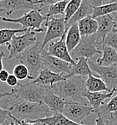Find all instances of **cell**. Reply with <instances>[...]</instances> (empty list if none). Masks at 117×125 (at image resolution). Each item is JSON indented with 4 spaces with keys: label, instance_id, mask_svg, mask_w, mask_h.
Segmentation results:
<instances>
[{
    "label": "cell",
    "instance_id": "obj_5",
    "mask_svg": "<svg viewBox=\"0 0 117 125\" xmlns=\"http://www.w3.org/2000/svg\"><path fill=\"white\" fill-rule=\"evenodd\" d=\"M103 48L104 45L98 40L96 34L90 36H82L80 44L70 52V55L74 61H77L81 57L89 60L95 54L101 55Z\"/></svg>",
    "mask_w": 117,
    "mask_h": 125
},
{
    "label": "cell",
    "instance_id": "obj_37",
    "mask_svg": "<svg viewBox=\"0 0 117 125\" xmlns=\"http://www.w3.org/2000/svg\"><path fill=\"white\" fill-rule=\"evenodd\" d=\"M9 76V72L6 70H3L0 72V82H6Z\"/></svg>",
    "mask_w": 117,
    "mask_h": 125
},
{
    "label": "cell",
    "instance_id": "obj_7",
    "mask_svg": "<svg viewBox=\"0 0 117 125\" xmlns=\"http://www.w3.org/2000/svg\"><path fill=\"white\" fill-rule=\"evenodd\" d=\"M47 17L42 14L41 11L39 9H32L18 19H11L0 16V21L19 24L22 25V29H26V30H39V29H42V24L47 20Z\"/></svg>",
    "mask_w": 117,
    "mask_h": 125
},
{
    "label": "cell",
    "instance_id": "obj_26",
    "mask_svg": "<svg viewBox=\"0 0 117 125\" xmlns=\"http://www.w3.org/2000/svg\"><path fill=\"white\" fill-rule=\"evenodd\" d=\"M117 113V94L111 98L107 104H103L99 107V113L104 119H106L112 113ZM97 113V114H98Z\"/></svg>",
    "mask_w": 117,
    "mask_h": 125
},
{
    "label": "cell",
    "instance_id": "obj_10",
    "mask_svg": "<svg viewBox=\"0 0 117 125\" xmlns=\"http://www.w3.org/2000/svg\"><path fill=\"white\" fill-rule=\"evenodd\" d=\"M93 113H95V110L91 106L70 102L65 105L63 114L73 122L82 124L84 119Z\"/></svg>",
    "mask_w": 117,
    "mask_h": 125
},
{
    "label": "cell",
    "instance_id": "obj_15",
    "mask_svg": "<svg viewBox=\"0 0 117 125\" xmlns=\"http://www.w3.org/2000/svg\"><path fill=\"white\" fill-rule=\"evenodd\" d=\"M43 102L53 113H63L65 105L70 103L56 95L50 87L46 92Z\"/></svg>",
    "mask_w": 117,
    "mask_h": 125
},
{
    "label": "cell",
    "instance_id": "obj_13",
    "mask_svg": "<svg viewBox=\"0 0 117 125\" xmlns=\"http://www.w3.org/2000/svg\"><path fill=\"white\" fill-rule=\"evenodd\" d=\"M65 36H66V34L62 38H60L58 41L50 42L48 45V50L46 51L49 55L59 58L74 66L76 64V61L73 60L70 51L67 48L66 43H65Z\"/></svg>",
    "mask_w": 117,
    "mask_h": 125
},
{
    "label": "cell",
    "instance_id": "obj_11",
    "mask_svg": "<svg viewBox=\"0 0 117 125\" xmlns=\"http://www.w3.org/2000/svg\"><path fill=\"white\" fill-rule=\"evenodd\" d=\"M39 9V5L34 4L32 0H0V13H3L10 17L16 11H27Z\"/></svg>",
    "mask_w": 117,
    "mask_h": 125
},
{
    "label": "cell",
    "instance_id": "obj_30",
    "mask_svg": "<svg viewBox=\"0 0 117 125\" xmlns=\"http://www.w3.org/2000/svg\"><path fill=\"white\" fill-rule=\"evenodd\" d=\"M82 1L83 0H70L69 1L64 13V20L65 22H66V24L70 21V19L74 16V13L77 12L79 8L81 5Z\"/></svg>",
    "mask_w": 117,
    "mask_h": 125
},
{
    "label": "cell",
    "instance_id": "obj_41",
    "mask_svg": "<svg viewBox=\"0 0 117 125\" xmlns=\"http://www.w3.org/2000/svg\"><path fill=\"white\" fill-rule=\"evenodd\" d=\"M4 57H5V53L3 52V49H1V51H0V72H1V71L3 70V60Z\"/></svg>",
    "mask_w": 117,
    "mask_h": 125
},
{
    "label": "cell",
    "instance_id": "obj_23",
    "mask_svg": "<svg viewBox=\"0 0 117 125\" xmlns=\"http://www.w3.org/2000/svg\"><path fill=\"white\" fill-rule=\"evenodd\" d=\"M96 63L99 66H110L117 64V51L108 45H104L102 50V57L98 58Z\"/></svg>",
    "mask_w": 117,
    "mask_h": 125
},
{
    "label": "cell",
    "instance_id": "obj_34",
    "mask_svg": "<svg viewBox=\"0 0 117 125\" xmlns=\"http://www.w3.org/2000/svg\"><path fill=\"white\" fill-rule=\"evenodd\" d=\"M9 118H11L12 120H14L16 121L17 123H18L19 125H45V124H42L40 122H37V121H28V122H26V121H20V120H18L15 118H13V116H11L9 114Z\"/></svg>",
    "mask_w": 117,
    "mask_h": 125
},
{
    "label": "cell",
    "instance_id": "obj_16",
    "mask_svg": "<svg viewBox=\"0 0 117 125\" xmlns=\"http://www.w3.org/2000/svg\"><path fill=\"white\" fill-rule=\"evenodd\" d=\"M95 20L98 22V31L96 33L98 40L105 45V40L106 36L114 30L115 22L110 14L98 17Z\"/></svg>",
    "mask_w": 117,
    "mask_h": 125
},
{
    "label": "cell",
    "instance_id": "obj_6",
    "mask_svg": "<svg viewBox=\"0 0 117 125\" xmlns=\"http://www.w3.org/2000/svg\"><path fill=\"white\" fill-rule=\"evenodd\" d=\"M49 87L40 84L28 82L26 84H18V87L13 88V96L19 101H27L30 103H44L43 99Z\"/></svg>",
    "mask_w": 117,
    "mask_h": 125
},
{
    "label": "cell",
    "instance_id": "obj_38",
    "mask_svg": "<svg viewBox=\"0 0 117 125\" xmlns=\"http://www.w3.org/2000/svg\"><path fill=\"white\" fill-rule=\"evenodd\" d=\"M92 4L94 5V7H98V6H101L103 4H106L108 3L109 0H90Z\"/></svg>",
    "mask_w": 117,
    "mask_h": 125
},
{
    "label": "cell",
    "instance_id": "obj_1",
    "mask_svg": "<svg viewBox=\"0 0 117 125\" xmlns=\"http://www.w3.org/2000/svg\"><path fill=\"white\" fill-rule=\"evenodd\" d=\"M85 80L86 78L82 76H74L54 84L50 88L65 101L88 105L87 99L83 97V92L85 90Z\"/></svg>",
    "mask_w": 117,
    "mask_h": 125
},
{
    "label": "cell",
    "instance_id": "obj_9",
    "mask_svg": "<svg viewBox=\"0 0 117 125\" xmlns=\"http://www.w3.org/2000/svg\"><path fill=\"white\" fill-rule=\"evenodd\" d=\"M88 63L91 70L104 81L110 91L116 89L117 86V64L110 66H102L95 63L91 59L88 60Z\"/></svg>",
    "mask_w": 117,
    "mask_h": 125
},
{
    "label": "cell",
    "instance_id": "obj_3",
    "mask_svg": "<svg viewBox=\"0 0 117 125\" xmlns=\"http://www.w3.org/2000/svg\"><path fill=\"white\" fill-rule=\"evenodd\" d=\"M41 45L42 43L38 40L36 44L27 49L16 58L22 64L27 66L29 71L30 76L34 78V80L39 76V72L44 69V61L42 57L43 50Z\"/></svg>",
    "mask_w": 117,
    "mask_h": 125
},
{
    "label": "cell",
    "instance_id": "obj_36",
    "mask_svg": "<svg viewBox=\"0 0 117 125\" xmlns=\"http://www.w3.org/2000/svg\"><path fill=\"white\" fill-rule=\"evenodd\" d=\"M105 122L106 125H117V113L110 114L108 118L105 119Z\"/></svg>",
    "mask_w": 117,
    "mask_h": 125
},
{
    "label": "cell",
    "instance_id": "obj_22",
    "mask_svg": "<svg viewBox=\"0 0 117 125\" xmlns=\"http://www.w3.org/2000/svg\"><path fill=\"white\" fill-rule=\"evenodd\" d=\"M85 88L86 91L90 92H111L107 87L106 84L101 78L97 77L96 76H89L85 82Z\"/></svg>",
    "mask_w": 117,
    "mask_h": 125
},
{
    "label": "cell",
    "instance_id": "obj_35",
    "mask_svg": "<svg viewBox=\"0 0 117 125\" xmlns=\"http://www.w3.org/2000/svg\"><path fill=\"white\" fill-rule=\"evenodd\" d=\"M6 83L9 86H12L13 88H15L17 86H18V78L14 76V75L11 74V75H9Z\"/></svg>",
    "mask_w": 117,
    "mask_h": 125
},
{
    "label": "cell",
    "instance_id": "obj_31",
    "mask_svg": "<svg viewBox=\"0 0 117 125\" xmlns=\"http://www.w3.org/2000/svg\"><path fill=\"white\" fill-rule=\"evenodd\" d=\"M105 45L113 48L117 51V31H112L106 36Z\"/></svg>",
    "mask_w": 117,
    "mask_h": 125
},
{
    "label": "cell",
    "instance_id": "obj_27",
    "mask_svg": "<svg viewBox=\"0 0 117 125\" xmlns=\"http://www.w3.org/2000/svg\"><path fill=\"white\" fill-rule=\"evenodd\" d=\"M117 12V3H111L103 4L101 6L94 7V11L92 17L96 19L98 17L104 16V15H109L111 13Z\"/></svg>",
    "mask_w": 117,
    "mask_h": 125
},
{
    "label": "cell",
    "instance_id": "obj_17",
    "mask_svg": "<svg viewBox=\"0 0 117 125\" xmlns=\"http://www.w3.org/2000/svg\"><path fill=\"white\" fill-rule=\"evenodd\" d=\"M65 79L66 78L63 75L57 74V73H54L51 72V71H49V69L44 68L39 72V76L30 82L40 84V85L48 86V87H51L54 84L57 83L59 82H61V81H64Z\"/></svg>",
    "mask_w": 117,
    "mask_h": 125
},
{
    "label": "cell",
    "instance_id": "obj_14",
    "mask_svg": "<svg viewBox=\"0 0 117 125\" xmlns=\"http://www.w3.org/2000/svg\"><path fill=\"white\" fill-rule=\"evenodd\" d=\"M116 92V89H113L111 92H90L85 90L83 92V97H85L88 101L90 106H91L95 110V113H99V107L104 104V102L106 99L110 98L114 93Z\"/></svg>",
    "mask_w": 117,
    "mask_h": 125
},
{
    "label": "cell",
    "instance_id": "obj_44",
    "mask_svg": "<svg viewBox=\"0 0 117 125\" xmlns=\"http://www.w3.org/2000/svg\"><path fill=\"white\" fill-rule=\"evenodd\" d=\"M117 3V0H109L108 3Z\"/></svg>",
    "mask_w": 117,
    "mask_h": 125
},
{
    "label": "cell",
    "instance_id": "obj_24",
    "mask_svg": "<svg viewBox=\"0 0 117 125\" xmlns=\"http://www.w3.org/2000/svg\"><path fill=\"white\" fill-rule=\"evenodd\" d=\"M37 122H40L45 125H84L80 124H76L64 116L63 113H53V115L45 118H39L37 120Z\"/></svg>",
    "mask_w": 117,
    "mask_h": 125
},
{
    "label": "cell",
    "instance_id": "obj_18",
    "mask_svg": "<svg viewBox=\"0 0 117 125\" xmlns=\"http://www.w3.org/2000/svg\"><path fill=\"white\" fill-rule=\"evenodd\" d=\"M91 75L96 76L90 67L89 63H88V59L85 58V57H81L76 61V64L72 66L70 72L68 75H64V77L68 79V78L72 77L74 76H79L87 78L88 76H91Z\"/></svg>",
    "mask_w": 117,
    "mask_h": 125
},
{
    "label": "cell",
    "instance_id": "obj_43",
    "mask_svg": "<svg viewBox=\"0 0 117 125\" xmlns=\"http://www.w3.org/2000/svg\"><path fill=\"white\" fill-rule=\"evenodd\" d=\"M4 125H19V124H18V123H17L16 121L13 120L11 123H9V122H8V121H6Z\"/></svg>",
    "mask_w": 117,
    "mask_h": 125
},
{
    "label": "cell",
    "instance_id": "obj_29",
    "mask_svg": "<svg viewBox=\"0 0 117 125\" xmlns=\"http://www.w3.org/2000/svg\"><path fill=\"white\" fill-rule=\"evenodd\" d=\"M13 74L18 78V80L24 81V80H28V81H32L34 80V78L30 76V73L28 69L27 68L26 66H24V64H18L13 68Z\"/></svg>",
    "mask_w": 117,
    "mask_h": 125
},
{
    "label": "cell",
    "instance_id": "obj_19",
    "mask_svg": "<svg viewBox=\"0 0 117 125\" xmlns=\"http://www.w3.org/2000/svg\"><path fill=\"white\" fill-rule=\"evenodd\" d=\"M94 11V5L92 4L90 0H83L80 7L79 8L77 12L74 14V16L67 23L66 26L69 29L72 24L78 23L80 20H83L88 16H92Z\"/></svg>",
    "mask_w": 117,
    "mask_h": 125
},
{
    "label": "cell",
    "instance_id": "obj_2",
    "mask_svg": "<svg viewBox=\"0 0 117 125\" xmlns=\"http://www.w3.org/2000/svg\"><path fill=\"white\" fill-rule=\"evenodd\" d=\"M9 114L20 121H34L53 115V113L44 103H36L27 101L14 103L8 108Z\"/></svg>",
    "mask_w": 117,
    "mask_h": 125
},
{
    "label": "cell",
    "instance_id": "obj_4",
    "mask_svg": "<svg viewBox=\"0 0 117 125\" xmlns=\"http://www.w3.org/2000/svg\"><path fill=\"white\" fill-rule=\"evenodd\" d=\"M44 29L39 30H28L22 35H16L13 37L10 43L8 44V50L9 55L8 59H16L27 49L31 47L38 41L36 34L44 32Z\"/></svg>",
    "mask_w": 117,
    "mask_h": 125
},
{
    "label": "cell",
    "instance_id": "obj_20",
    "mask_svg": "<svg viewBox=\"0 0 117 125\" xmlns=\"http://www.w3.org/2000/svg\"><path fill=\"white\" fill-rule=\"evenodd\" d=\"M81 36H90L98 31V22L92 16H88L77 23Z\"/></svg>",
    "mask_w": 117,
    "mask_h": 125
},
{
    "label": "cell",
    "instance_id": "obj_39",
    "mask_svg": "<svg viewBox=\"0 0 117 125\" xmlns=\"http://www.w3.org/2000/svg\"><path fill=\"white\" fill-rule=\"evenodd\" d=\"M98 117L95 120V125H106L105 124V119L101 117V115L99 113H98Z\"/></svg>",
    "mask_w": 117,
    "mask_h": 125
},
{
    "label": "cell",
    "instance_id": "obj_33",
    "mask_svg": "<svg viewBox=\"0 0 117 125\" xmlns=\"http://www.w3.org/2000/svg\"><path fill=\"white\" fill-rule=\"evenodd\" d=\"M9 110L8 108L3 109L0 107V125L5 124L7 118H9Z\"/></svg>",
    "mask_w": 117,
    "mask_h": 125
},
{
    "label": "cell",
    "instance_id": "obj_25",
    "mask_svg": "<svg viewBox=\"0 0 117 125\" xmlns=\"http://www.w3.org/2000/svg\"><path fill=\"white\" fill-rule=\"evenodd\" d=\"M28 30L26 29H2L0 30V46L10 43L13 37L18 33H24Z\"/></svg>",
    "mask_w": 117,
    "mask_h": 125
},
{
    "label": "cell",
    "instance_id": "obj_12",
    "mask_svg": "<svg viewBox=\"0 0 117 125\" xmlns=\"http://www.w3.org/2000/svg\"><path fill=\"white\" fill-rule=\"evenodd\" d=\"M42 57L44 61V68H47L51 72L63 76L68 75L71 71L73 65L59 58L49 55L45 50L42 52Z\"/></svg>",
    "mask_w": 117,
    "mask_h": 125
},
{
    "label": "cell",
    "instance_id": "obj_21",
    "mask_svg": "<svg viewBox=\"0 0 117 125\" xmlns=\"http://www.w3.org/2000/svg\"><path fill=\"white\" fill-rule=\"evenodd\" d=\"M81 37L82 36L80 33L77 23L72 24L67 30L66 36H65V43H66L67 48H68L70 53L77 47V45L81 40Z\"/></svg>",
    "mask_w": 117,
    "mask_h": 125
},
{
    "label": "cell",
    "instance_id": "obj_32",
    "mask_svg": "<svg viewBox=\"0 0 117 125\" xmlns=\"http://www.w3.org/2000/svg\"><path fill=\"white\" fill-rule=\"evenodd\" d=\"M63 1V0H39V1H36L34 2V4L36 5H39V9L46 6H50L52 4H54V3H58V2Z\"/></svg>",
    "mask_w": 117,
    "mask_h": 125
},
{
    "label": "cell",
    "instance_id": "obj_45",
    "mask_svg": "<svg viewBox=\"0 0 117 125\" xmlns=\"http://www.w3.org/2000/svg\"><path fill=\"white\" fill-rule=\"evenodd\" d=\"M32 1H34V2H36V1H39V0H32Z\"/></svg>",
    "mask_w": 117,
    "mask_h": 125
},
{
    "label": "cell",
    "instance_id": "obj_8",
    "mask_svg": "<svg viewBox=\"0 0 117 125\" xmlns=\"http://www.w3.org/2000/svg\"><path fill=\"white\" fill-rule=\"evenodd\" d=\"M45 25L47 27V30L41 45L43 51L45 50V46L52 42L54 40L62 38L66 34L68 30L64 16H62L61 18H54V17L48 18L45 21Z\"/></svg>",
    "mask_w": 117,
    "mask_h": 125
},
{
    "label": "cell",
    "instance_id": "obj_40",
    "mask_svg": "<svg viewBox=\"0 0 117 125\" xmlns=\"http://www.w3.org/2000/svg\"><path fill=\"white\" fill-rule=\"evenodd\" d=\"M13 93L12 92H3L0 90V101L3 98V97H13Z\"/></svg>",
    "mask_w": 117,
    "mask_h": 125
},
{
    "label": "cell",
    "instance_id": "obj_42",
    "mask_svg": "<svg viewBox=\"0 0 117 125\" xmlns=\"http://www.w3.org/2000/svg\"><path fill=\"white\" fill-rule=\"evenodd\" d=\"M110 15H111V17H112L113 20H114V22H115L114 30H115V31H117V12H115V13H111ZM114 30H113V31H114Z\"/></svg>",
    "mask_w": 117,
    "mask_h": 125
},
{
    "label": "cell",
    "instance_id": "obj_28",
    "mask_svg": "<svg viewBox=\"0 0 117 125\" xmlns=\"http://www.w3.org/2000/svg\"><path fill=\"white\" fill-rule=\"evenodd\" d=\"M70 0H63V1L58 2V3L52 4L49 7L48 12L45 14L47 18H50V17H54L55 15H62L64 16L65 9H66L67 4H68Z\"/></svg>",
    "mask_w": 117,
    "mask_h": 125
}]
</instances>
